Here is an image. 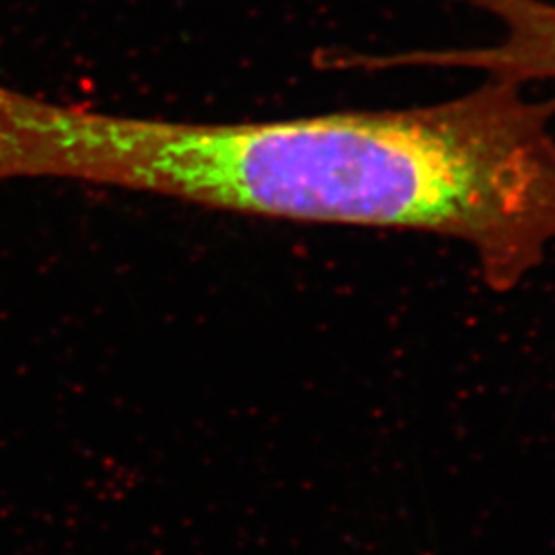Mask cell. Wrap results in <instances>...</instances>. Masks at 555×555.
<instances>
[{
    "label": "cell",
    "mask_w": 555,
    "mask_h": 555,
    "mask_svg": "<svg viewBox=\"0 0 555 555\" xmlns=\"http://www.w3.org/2000/svg\"><path fill=\"white\" fill-rule=\"evenodd\" d=\"M555 98L492 79L410 109L198 124L95 114L91 183L263 219L412 231L474 249L496 293L555 243Z\"/></svg>",
    "instance_id": "1"
},
{
    "label": "cell",
    "mask_w": 555,
    "mask_h": 555,
    "mask_svg": "<svg viewBox=\"0 0 555 555\" xmlns=\"http://www.w3.org/2000/svg\"><path fill=\"white\" fill-rule=\"evenodd\" d=\"M502 23L504 36L483 48L410 50L387 54V68H467L492 79L555 80V2L547 0H459Z\"/></svg>",
    "instance_id": "2"
}]
</instances>
